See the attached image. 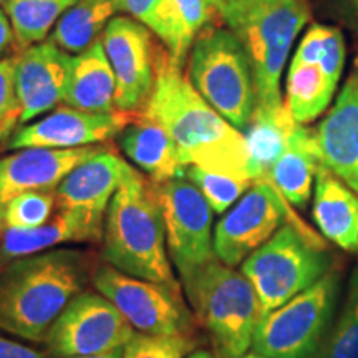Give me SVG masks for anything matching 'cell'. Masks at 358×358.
<instances>
[{
  "label": "cell",
  "instance_id": "cell-2",
  "mask_svg": "<svg viewBox=\"0 0 358 358\" xmlns=\"http://www.w3.org/2000/svg\"><path fill=\"white\" fill-rule=\"evenodd\" d=\"M98 264L87 250L52 249L0 262V330L45 342L65 307L93 280Z\"/></svg>",
  "mask_w": 358,
  "mask_h": 358
},
{
  "label": "cell",
  "instance_id": "cell-38",
  "mask_svg": "<svg viewBox=\"0 0 358 358\" xmlns=\"http://www.w3.org/2000/svg\"><path fill=\"white\" fill-rule=\"evenodd\" d=\"M124 348H118V350L103 353V355H93V357H69V358H123Z\"/></svg>",
  "mask_w": 358,
  "mask_h": 358
},
{
  "label": "cell",
  "instance_id": "cell-39",
  "mask_svg": "<svg viewBox=\"0 0 358 358\" xmlns=\"http://www.w3.org/2000/svg\"><path fill=\"white\" fill-rule=\"evenodd\" d=\"M209 2V6H211L214 10H217L219 7H222V6H226V3H229V2H232V0H208Z\"/></svg>",
  "mask_w": 358,
  "mask_h": 358
},
{
  "label": "cell",
  "instance_id": "cell-40",
  "mask_svg": "<svg viewBox=\"0 0 358 358\" xmlns=\"http://www.w3.org/2000/svg\"><path fill=\"white\" fill-rule=\"evenodd\" d=\"M348 7H350V10L355 13L357 19H358V0H347Z\"/></svg>",
  "mask_w": 358,
  "mask_h": 358
},
{
  "label": "cell",
  "instance_id": "cell-10",
  "mask_svg": "<svg viewBox=\"0 0 358 358\" xmlns=\"http://www.w3.org/2000/svg\"><path fill=\"white\" fill-rule=\"evenodd\" d=\"M92 282L140 334L174 337L194 332V317L182 294L166 285L128 275L108 262L98 264Z\"/></svg>",
  "mask_w": 358,
  "mask_h": 358
},
{
  "label": "cell",
  "instance_id": "cell-1",
  "mask_svg": "<svg viewBox=\"0 0 358 358\" xmlns=\"http://www.w3.org/2000/svg\"><path fill=\"white\" fill-rule=\"evenodd\" d=\"M141 115L164 128L185 166L252 181L243 131L196 92L166 48L159 52L153 95Z\"/></svg>",
  "mask_w": 358,
  "mask_h": 358
},
{
  "label": "cell",
  "instance_id": "cell-36",
  "mask_svg": "<svg viewBox=\"0 0 358 358\" xmlns=\"http://www.w3.org/2000/svg\"><path fill=\"white\" fill-rule=\"evenodd\" d=\"M12 47H15V35H13L10 19L6 12L0 10V57Z\"/></svg>",
  "mask_w": 358,
  "mask_h": 358
},
{
  "label": "cell",
  "instance_id": "cell-29",
  "mask_svg": "<svg viewBox=\"0 0 358 358\" xmlns=\"http://www.w3.org/2000/svg\"><path fill=\"white\" fill-rule=\"evenodd\" d=\"M186 178L203 192V196L211 206L213 213L224 214L236 201H239L252 186V181L239 179L229 174L208 171L198 166H187Z\"/></svg>",
  "mask_w": 358,
  "mask_h": 358
},
{
  "label": "cell",
  "instance_id": "cell-32",
  "mask_svg": "<svg viewBox=\"0 0 358 358\" xmlns=\"http://www.w3.org/2000/svg\"><path fill=\"white\" fill-rule=\"evenodd\" d=\"M120 10L128 12L129 17L163 40L166 50L171 53L176 43V24H174L173 0H118Z\"/></svg>",
  "mask_w": 358,
  "mask_h": 358
},
{
  "label": "cell",
  "instance_id": "cell-42",
  "mask_svg": "<svg viewBox=\"0 0 358 358\" xmlns=\"http://www.w3.org/2000/svg\"><path fill=\"white\" fill-rule=\"evenodd\" d=\"M7 2V0H0V3H6Z\"/></svg>",
  "mask_w": 358,
  "mask_h": 358
},
{
  "label": "cell",
  "instance_id": "cell-19",
  "mask_svg": "<svg viewBox=\"0 0 358 358\" xmlns=\"http://www.w3.org/2000/svg\"><path fill=\"white\" fill-rule=\"evenodd\" d=\"M131 166L113 150L105 146L100 153L83 161L55 189L57 209H78L105 216Z\"/></svg>",
  "mask_w": 358,
  "mask_h": 358
},
{
  "label": "cell",
  "instance_id": "cell-5",
  "mask_svg": "<svg viewBox=\"0 0 358 358\" xmlns=\"http://www.w3.org/2000/svg\"><path fill=\"white\" fill-rule=\"evenodd\" d=\"M181 287L217 355L243 358L262 319L261 302L248 277L216 257L182 277Z\"/></svg>",
  "mask_w": 358,
  "mask_h": 358
},
{
  "label": "cell",
  "instance_id": "cell-31",
  "mask_svg": "<svg viewBox=\"0 0 358 358\" xmlns=\"http://www.w3.org/2000/svg\"><path fill=\"white\" fill-rule=\"evenodd\" d=\"M57 208L55 191H32L13 198L2 217L6 229H37L52 219Z\"/></svg>",
  "mask_w": 358,
  "mask_h": 358
},
{
  "label": "cell",
  "instance_id": "cell-15",
  "mask_svg": "<svg viewBox=\"0 0 358 358\" xmlns=\"http://www.w3.org/2000/svg\"><path fill=\"white\" fill-rule=\"evenodd\" d=\"M140 113H90L71 106H60L37 122L19 127L8 140L10 150L48 148L73 150L110 141L118 136Z\"/></svg>",
  "mask_w": 358,
  "mask_h": 358
},
{
  "label": "cell",
  "instance_id": "cell-16",
  "mask_svg": "<svg viewBox=\"0 0 358 358\" xmlns=\"http://www.w3.org/2000/svg\"><path fill=\"white\" fill-rule=\"evenodd\" d=\"M105 146L73 150L25 148L0 159V224L8 203L24 192L55 191L78 164L100 153Z\"/></svg>",
  "mask_w": 358,
  "mask_h": 358
},
{
  "label": "cell",
  "instance_id": "cell-4",
  "mask_svg": "<svg viewBox=\"0 0 358 358\" xmlns=\"http://www.w3.org/2000/svg\"><path fill=\"white\" fill-rule=\"evenodd\" d=\"M216 13L248 52L257 106L282 105V71L294 40L310 17L307 0H232Z\"/></svg>",
  "mask_w": 358,
  "mask_h": 358
},
{
  "label": "cell",
  "instance_id": "cell-35",
  "mask_svg": "<svg viewBox=\"0 0 358 358\" xmlns=\"http://www.w3.org/2000/svg\"><path fill=\"white\" fill-rule=\"evenodd\" d=\"M0 358H47V355L24 343L0 335Z\"/></svg>",
  "mask_w": 358,
  "mask_h": 358
},
{
  "label": "cell",
  "instance_id": "cell-25",
  "mask_svg": "<svg viewBox=\"0 0 358 358\" xmlns=\"http://www.w3.org/2000/svg\"><path fill=\"white\" fill-rule=\"evenodd\" d=\"M297 124L285 103L271 108L256 106L244 129L248 169L252 181H267L272 166L287 148Z\"/></svg>",
  "mask_w": 358,
  "mask_h": 358
},
{
  "label": "cell",
  "instance_id": "cell-22",
  "mask_svg": "<svg viewBox=\"0 0 358 358\" xmlns=\"http://www.w3.org/2000/svg\"><path fill=\"white\" fill-rule=\"evenodd\" d=\"M116 80L101 40L88 50L70 55L64 101L90 113L116 111Z\"/></svg>",
  "mask_w": 358,
  "mask_h": 358
},
{
  "label": "cell",
  "instance_id": "cell-43",
  "mask_svg": "<svg viewBox=\"0 0 358 358\" xmlns=\"http://www.w3.org/2000/svg\"><path fill=\"white\" fill-rule=\"evenodd\" d=\"M2 227H3V226H2V224H0V231H2Z\"/></svg>",
  "mask_w": 358,
  "mask_h": 358
},
{
  "label": "cell",
  "instance_id": "cell-27",
  "mask_svg": "<svg viewBox=\"0 0 358 358\" xmlns=\"http://www.w3.org/2000/svg\"><path fill=\"white\" fill-rule=\"evenodd\" d=\"M78 0H7L3 12L10 19L19 52L43 42L60 17Z\"/></svg>",
  "mask_w": 358,
  "mask_h": 358
},
{
  "label": "cell",
  "instance_id": "cell-11",
  "mask_svg": "<svg viewBox=\"0 0 358 358\" xmlns=\"http://www.w3.org/2000/svg\"><path fill=\"white\" fill-rule=\"evenodd\" d=\"M345 65V38L335 27L315 24L299 43L289 66L285 105L299 124L324 113Z\"/></svg>",
  "mask_w": 358,
  "mask_h": 358
},
{
  "label": "cell",
  "instance_id": "cell-7",
  "mask_svg": "<svg viewBox=\"0 0 358 358\" xmlns=\"http://www.w3.org/2000/svg\"><path fill=\"white\" fill-rule=\"evenodd\" d=\"M332 267V254L320 236H308L285 222L241 264V272L256 290L264 317L312 287Z\"/></svg>",
  "mask_w": 358,
  "mask_h": 358
},
{
  "label": "cell",
  "instance_id": "cell-34",
  "mask_svg": "<svg viewBox=\"0 0 358 358\" xmlns=\"http://www.w3.org/2000/svg\"><path fill=\"white\" fill-rule=\"evenodd\" d=\"M17 55L0 58V141L17 129L20 123V101L15 85Z\"/></svg>",
  "mask_w": 358,
  "mask_h": 358
},
{
  "label": "cell",
  "instance_id": "cell-21",
  "mask_svg": "<svg viewBox=\"0 0 358 358\" xmlns=\"http://www.w3.org/2000/svg\"><path fill=\"white\" fill-rule=\"evenodd\" d=\"M312 216L322 236L347 252H358V194L320 164Z\"/></svg>",
  "mask_w": 358,
  "mask_h": 358
},
{
  "label": "cell",
  "instance_id": "cell-13",
  "mask_svg": "<svg viewBox=\"0 0 358 358\" xmlns=\"http://www.w3.org/2000/svg\"><path fill=\"white\" fill-rule=\"evenodd\" d=\"M155 191L164 219L169 257L182 279L216 259L211 236L213 209L187 178L155 185Z\"/></svg>",
  "mask_w": 358,
  "mask_h": 358
},
{
  "label": "cell",
  "instance_id": "cell-18",
  "mask_svg": "<svg viewBox=\"0 0 358 358\" xmlns=\"http://www.w3.org/2000/svg\"><path fill=\"white\" fill-rule=\"evenodd\" d=\"M313 131L320 163L358 194V73L347 80Z\"/></svg>",
  "mask_w": 358,
  "mask_h": 358
},
{
  "label": "cell",
  "instance_id": "cell-17",
  "mask_svg": "<svg viewBox=\"0 0 358 358\" xmlns=\"http://www.w3.org/2000/svg\"><path fill=\"white\" fill-rule=\"evenodd\" d=\"M70 53L52 40L22 50L17 55L15 85L20 101V123L38 118L64 100Z\"/></svg>",
  "mask_w": 358,
  "mask_h": 358
},
{
  "label": "cell",
  "instance_id": "cell-28",
  "mask_svg": "<svg viewBox=\"0 0 358 358\" xmlns=\"http://www.w3.org/2000/svg\"><path fill=\"white\" fill-rule=\"evenodd\" d=\"M315 358H358V264L348 277L342 308Z\"/></svg>",
  "mask_w": 358,
  "mask_h": 358
},
{
  "label": "cell",
  "instance_id": "cell-6",
  "mask_svg": "<svg viewBox=\"0 0 358 358\" xmlns=\"http://www.w3.org/2000/svg\"><path fill=\"white\" fill-rule=\"evenodd\" d=\"M187 80L224 120L244 131L257 106L248 52L227 27L208 24L191 47Z\"/></svg>",
  "mask_w": 358,
  "mask_h": 358
},
{
  "label": "cell",
  "instance_id": "cell-20",
  "mask_svg": "<svg viewBox=\"0 0 358 358\" xmlns=\"http://www.w3.org/2000/svg\"><path fill=\"white\" fill-rule=\"evenodd\" d=\"M105 216L78 209H58L43 226L30 231L3 229L0 241V262L52 250L69 243H98L103 239Z\"/></svg>",
  "mask_w": 358,
  "mask_h": 358
},
{
  "label": "cell",
  "instance_id": "cell-24",
  "mask_svg": "<svg viewBox=\"0 0 358 358\" xmlns=\"http://www.w3.org/2000/svg\"><path fill=\"white\" fill-rule=\"evenodd\" d=\"M320 164L315 131L297 124L287 148L272 166L267 181L277 187L290 206L303 208L310 199L313 178Z\"/></svg>",
  "mask_w": 358,
  "mask_h": 358
},
{
  "label": "cell",
  "instance_id": "cell-9",
  "mask_svg": "<svg viewBox=\"0 0 358 358\" xmlns=\"http://www.w3.org/2000/svg\"><path fill=\"white\" fill-rule=\"evenodd\" d=\"M285 222L294 224L308 236H319L292 211V206L282 198L272 182L254 181L243 198L216 224L214 254L226 266H239Z\"/></svg>",
  "mask_w": 358,
  "mask_h": 358
},
{
  "label": "cell",
  "instance_id": "cell-12",
  "mask_svg": "<svg viewBox=\"0 0 358 358\" xmlns=\"http://www.w3.org/2000/svg\"><path fill=\"white\" fill-rule=\"evenodd\" d=\"M133 337L134 329L108 299L85 290L53 322L45 343L53 358L93 357L124 348Z\"/></svg>",
  "mask_w": 358,
  "mask_h": 358
},
{
  "label": "cell",
  "instance_id": "cell-14",
  "mask_svg": "<svg viewBox=\"0 0 358 358\" xmlns=\"http://www.w3.org/2000/svg\"><path fill=\"white\" fill-rule=\"evenodd\" d=\"M101 42L116 80V110L141 113L153 95L161 48L148 27L123 15L111 19Z\"/></svg>",
  "mask_w": 358,
  "mask_h": 358
},
{
  "label": "cell",
  "instance_id": "cell-37",
  "mask_svg": "<svg viewBox=\"0 0 358 358\" xmlns=\"http://www.w3.org/2000/svg\"><path fill=\"white\" fill-rule=\"evenodd\" d=\"M186 358H222L217 353L209 352V350H192Z\"/></svg>",
  "mask_w": 358,
  "mask_h": 358
},
{
  "label": "cell",
  "instance_id": "cell-26",
  "mask_svg": "<svg viewBox=\"0 0 358 358\" xmlns=\"http://www.w3.org/2000/svg\"><path fill=\"white\" fill-rule=\"evenodd\" d=\"M116 12H122L118 0H78L57 22L50 40L77 55L100 40Z\"/></svg>",
  "mask_w": 358,
  "mask_h": 358
},
{
  "label": "cell",
  "instance_id": "cell-30",
  "mask_svg": "<svg viewBox=\"0 0 358 358\" xmlns=\"http://www.w3.org/2000/svg\"><path fill=\"white\" fill-rule=\"evenodd\" d=\"M173 7L174 24H176V43H174L173 52L168 53L178 65L182 66L196 37L209 24L216 10L209 6L208 0H173Z\"/></svg>",
  "mask_w": 358,
  "mask_h": 358
},
{
  "label": "cell",
  "instance_id": "cell-33",
  "mask_svg": "<svg viewBox=\"0 0 358 358\" xmlns=\"http://www.w3.org/2000/svg\"><path fill=\"white\" fill-rule=\"evenodd\" d=\"M196 348L192 335H161L134 334L124 347L123 358H186Z\"/></svg>",
  "mask_w": 358,
  "mask_h": 358
},
{
  "label": "cell",
  "instance_id": "cell-3",
  "mask_svg": "<svg viewBox=\"0 0 358 358\" xmlns=\"http://www.w3.org/2000/svg\"><path fill=\"white\" fill-rule=\"evenodd\" d=\"M105 262L124 274L182 292L168 259L166 229L155 185L131 168L105 214Z\"/></svg>",
  "mask_w": 358,
  "mask_h": 358
},
{
  "label": "cell",
  "instance_id": "cell-41",
  "mask_svg": "<svg viewBox=\"0 0 358 358\" xmlns=\"http://www.w3.org/2000/svg\"><path fill=\"white\" fill-rule=\"evenodd\" d=\"M243 358H266V357L259 355V353H256V352H248Z\"/></svg>",
  "mask_w": 358,
  "mask_h": 358
},
{
  "label": "cell",
  "instance_id": "cell-23",
  "mask_svg": "<svg viewBox=\"0 0 358 358\" xmlns=\"http://www.w3.org/2000/svg\"><path fill=\"white\" fill-rule=\"evenodd\" d=\"M120 148L155 185L186 178L187 166L179 159L171 136L141 113L120 133Z\"/></svg>",
  "mask_w": 358,
  "mask_h": 358
},
{
  "label": "cell",
  "instance_id": "cell-8",
  "mask_svg": "<svg viewBox=\"0 0 358 358\" xmlns=\"http://www.w3.org/2000/svg\"><path fill=\"white\" fill-rule=\"evenodd\" d=\"M342 271L334 266L312 287L264 315L252 352L266 358H315L337 315Z\"/></svg>",
  "mask_w": 358,
  "mask_h": 358
}]
</instances>
